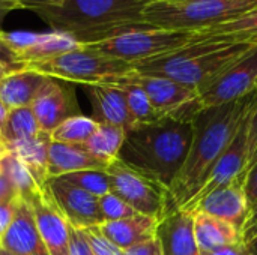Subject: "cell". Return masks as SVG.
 <instances>
[{
  "mask_svg": "<svg viewBox=\"0 0 257 255\" xmlns=\"http://www.w3.org/2000/svg\"><path fill=\"white\" fill-rule=\"evenodd\" d=\"M257 90L238 101L200 107L193 116V140L187 159L169 188V210L184 209L206 182L211 170L223 155L256 98Z\"/></svg>",
  "mask_w": 257,
  "mask_h": 255,
  "instance_id": "6da1fadb",
  "label": "cell"
},
{
  "mask_svg": "<svg viewBox=\"0 0 257 255\" xmlns=\"http://www.w3.org/2000/svg\"><path fill=\"white\" fill-rule=\"evenodd\" d=\"M199 108L196 101L178 114L133 126L125 132L117 159L169 191L187 159L193 140V116Z\"/></svg>",
  "mask_w": 257,
  "mask_h": 255,
  "instance_id": "7a4b0ae2",
  "label": "cell"
},
{
  "mask_svg": "<svg viewBox=\"0 0 257 255\" xmlns=\"http://www.w3.org/2000/svg\"><path fill=\"white\" fill-rule=\"evenodd\" d=\"M149 2L152 0H54L32 11L51 30L89 45L126 32L151 29L152 26L143 21Z\"/></svg>",
  "mask_w": 257,
  "mask_h": 255,
  "instance_id": "3957f363",
  "label": "cell"
},
{
  "mask_svg": "<svg viewBox=\"0 0 257 255\" xmlns=\"http://www.w3.org/2000/svg\"><path fill=\"white\" fill-rule=\"evenodd\" d=\"M254 45L257 44L227 42L211 38L194 39L173 53L131 66L137 74L169 78L199 93Z\"/></svg>",
  "mask_w": 257,
  "mask_h": 255,
  "instance_id": "277c9868",
  "label": "cell"
},
{
  "mask_svg": "<svg viewBox=\"0 0 257 255\" xmlns=\"http://www.w3.org/2000/svg\"><path fill=\"white\" fill-rule=\"evenodd\" d=\"M256 6L257 0H152L143 11V21L157 29L199 32Z\"/></svg>",
  "mask_w": 257,
  "mask_h": 255,
  "instance_id": "5b68a950",
  "label": "cell"
},
{
  "mask_svg": "<svg viewBox=\"0 0 257 255\" xmlns=\"http://www.w3.org/2000/svg\"><path fill=\"white\" fill-rule=\"evenodd\" d=\"M26 69L68 83L110 84L113 80L133 72V66L123 60L110 57L87 45L65 51L54 57L24 65Z\"/></svg>",
  "mask_w": 257,
  "mask_h": 255,
  "instance_id": "8992f818",
  "label": "cell"
},
{
  "mask_svg": "<svg viewBox=\"0 0 257 255\" xmlns=\"http://www.w3.org/2000/svg\"><path fill=\"white\" fill-rule=\"evenodd\" d=\"M194 41V32L166 30V29H142L126 32L110 39L89 44L87 47L101 51L110 57L123 60L130 65L155 59L173 53Z\"/></svg>",
  "mask_w": 257,
  "mask_h": 255,
  "instance_id": "52a82bcc",
  "label": "cell"
},
{
  "mask_svg": "<svg viewBox=\"0 0 257 255\" xmlns=\"http://www.w3.org/2000/svg\"><path fill=\"white\" fill-rule=\"evenodd\" d=\"M110 176V192L122 198L137 213L158 218L169 210V194L161 185L125 165L120 159L108 164L105 170Z\"/></svg>",
  "mask_w": 257,
  "mask_h": 255,
  "instance_id": "ba28073f",
  "label": "cell"
},
{
  "mask_svg": "<svg viewBox=\"0 0 257 255\" xmlns=\"http://www.w3.org/2000/svg\"><path fill=\"white\" fill-rule=\"evenodd\" d=\"M257 45L197 93L200 107H215L238 101L256 92Z\"/></svg>",
  "mask_w": 257,
  "mask_h": 255,
  "instance_id": "9c48e42d",
  "label": "cell"
},
{
  "mask_svg": "<svg viewBox=\"0 0 257 255\" xmlns=\"http://www.w3.org/2000/svg\"><path fill=\"white\" fill-rule=\"evenodd\" d=\"M257 101V95L254 101L251 102V105L248 107V110L245 111L235 137L232 138V141L229 143V146L226 147V150L223 152V155L218 158V161L215 162L214 168L211 170L206 182L203 183L202 189L197 192V195L193 198V201L190 204H187L182 210L190 212L196 203L199 200H202L205 195H208L209 192H212L214 189L224 186L227 183H230L232 180L241 177H245V165H247V126H248V119L251 114V110L254 107Z\"/></svg>",
  "mask_w": 257,
  "mask_h": 255,
  "instance_id": "30bf717a",
  "label": "cell"
},
{
  "mask_svg": "<svg viewBox=\"0 0 257 255\" xmlns=\"http://www.w3.org/2000/svg\"><path fill=\"white\" fill-rule=\"evenodd\" d=\"M41 131H54L62 122L81 114L72 83L48 78L36 99L30 105Z\"/></svg>",
  "mask_w": 257,
  "mask_h": 255,
  "instance_id": "8fae6325",
  "label": "cell"
},
{
  "mask_svg": "<svg viewBox=\"0 0 257 255\" xmlns=\"http://www.w3.org/2000/svg\"><path fill=\"white\" fill-rule=\"evenodd\" d=\"M0 38L9 53L14 57V62L18 65H27L33 62H41L65 51L81 47L71 36L60 32L48 33H8L2 32Z\"/></svg>",
  "mask_w": 257,
  "mask_h": 255,
  "instance_id": "7c38bea8",
  "label": "cell"
},
{
  "mask_svg": "<svg viewBox=\"0 0 257 255\" xmlns=\"http://www.w3.org/2000/svg\"><path fill=\"white\" fill-rule=\"evenodd\" d=\"M30 203L38 231L50 255H69V222L56 204L48 185L39 189Z\"/></svg>",
  "mask_w": 257,
  "mask_h": 255,
  "instance_id": "4fadbf2b",
  "label": "cell"
},
{
  "mask_svg": "<svg viewBox=\"0 0 257 255\" xmlns=\"http://www.w3.org/2000/svg\"><path fill=\"white\" fill-rule=\"evenodd\" d=\"M48 188L69 225L75 228H87L104 224L98 197L62 180L60 177H50Z\"/></svg>",
  "mask_w": 257,
  "mask_h": 255,
  "instance_id": "5bb4252c",
  "label": "cell"
},
{
  "mask_svg": "<svg viewBox=\"0 0 257 255\" xmlns=\"http://www.w3.org/2000/svg\"><path fill=\"white\" fill-rule=\"evenodd\" d=\"M190 212H203L209 216L229 222L242 233L244 224L250 215V207L244 192V179L238 177L230 183L214 189L199 200Z\"/></svg>",
  "mask_w": 257,
  "mask_h": 255,
  "instance_id": "9a60e30c",
  "label": "cell"
},
{
  "mask_svg": "<svg viewBox=\"0 0 257 255\" xmlns=\"http://www.w3.org/2000/svg\"><path fill=\"white\" fill-rule=\"evenodd\" d=\"M128 80L143 89L154 110L161 116H173L197 99V92L163 77L130 72Z\"/></svg>",
  "mask_w": 257,
  "mask_h": 255,
  "instance_id": "2e32d148",
  "label": "cell"
},
{
  "mask_svg": "<svg viewBox=\"0 0 257 255\" xmlns=\"http://www.w3.org/2000/svg\"><path fill=\"white\" fill-rule=\"evenodd\" d=\"M0 248L12 255H50L36 227L30 203L18 198L11 225L0 240Z\"/></svg>",
  "mask_w": 257,
  "mask_h": 255,
  "instance_id": "e0dca14e",
  "label": "cell"
},
{
  "mask_svg": "<svg viewBox=\"0 0 257 255\" xmlns=\"http://www.w3.org/2000/svg\"><path fill=\"white\" fill-rule=\"evenodd\" d=\"M84 90L92 104V119L96 123H105L123 128L125 132L134 126L125 93L114 84H87Z\"/></svg>",
  "mask_w": 257,
  "mask_h": 255,
  "instance_id": "ac0fdd59",
  "label": "cell"
},
{
  "mask_svg": "<svg viewBox=\"0 0 257 255\" xmlns=\"http://www.w3.org/2000/svg\"><path fill=\"white\" fill-rule=\"evenodd\" d=\"M157 237L164 255H200L193 233V213L176 209L170 210L158 224Z\"/></svg>",
  "mask_w": 257,
  "mask_h": 255,
  "instance_id": "d6986e66",
  "label": "cell"
},
{
  "mask_svg": "<svg viewBox=\"0 0 257 255\" xmlns=\"http://www.w3.org/2000/svg\"><path fill=\"white\" fill-rule=\"evenodd\" d=\"M193 233L200 255H211L220 248L242 243L238 228L203 212H193Z\"/></svg>",
  "mask_w": 257,
  "mask_h": 255,
  "instance_id": "ffe728a7",
  "label": "cell"
},
{
  "mask_svg": "<svg viewBox=\"0 0 257 255\" xmlns=\"http://www.w3.org/2000/svg\"><path fill=\"white\" fill-rule=\"evenodd\" d=\"M50 77L32 69H20L0 80V101L8 110L30 107Z\"/></svg>",
  "mask_w": 257,
  "mask_h": 255,
  "instance_id": "44dd1931",
  "label": "cell"
},
{
  "mask_svg": "<svg viewBox=\"0 0 257 255\" xmlns=\"http://www.w3.org/2000/svg\"><path fill=\"white\" fill-rule=\"evenodd\" d=\"M158 224V218L137 213L125 219L104 222L99 225V230L119 249L126 251L128 248H133L139 243L157 237Z\"/></svg>",
  "mask_w": 257,
  "mask_h": 255,
  "instance_id": "7402d4cb",
  "label": "cell"
},
{
  "mask_svg": "<svg viewBox=\"0 0 257 255\" xmlns=\"http://www.w3.org/2000/svg\"><path fill=\"white\" fill-rule=\"evenodd\" d=\"M108 165L92 156L84 146L51 141L48 149V179L83 170H107Z\"/></svg>",
  "mask_w": 257,
  "mask_h": 255,
  "instance_id": "603a6c76",
  "label": "cell"
},
{
  "mask_svg": "<svg viewBox=\"0 0 257 255\" xmlns=\"http://www.w3.org/2000/svg\"><path fill=\"white\" fill-rule=\"evenodd\" d=\"M51 144L50 132L41 131L38 135L6 143V150H11L27 167L39 188L48 185V149Z\"/></svg>",
  "mask_w": 257,
  "mask_h": 255,
  "instance_id": "cb8c5ba5",
  "label": "cell"
},
{
  "mask_svg": "<svg viewBox=\"0 0 257 255\" xmlns=\"http://www.w3.org/2000/svg\"><path fill=\"white\" fill-rule=\"evenodd\" d=\"M208 38L227 42L257 44V6L227 23L194 32V39Z\"/></svg>",
  "mask_w": 257,
  "mask_h": 255,
  "instance_id": "d4e9b609",
  "label": "cell"
},
{
  "mask_svg": "<svg viewBox=\"0 0 257 255\" xmlns=\"http://www.w3.org/2000/svg\"><path fill=\"white\" fill-rule=\"evenodd\" d=\"M125 141V129L113 125L99 123L93 135L83 144L84 149L105 165L119 158V152Z\"/></svg>",
  "mask_w": 257,
  "mask_h": 255,
  "instance_id": "484cf974",
  "label": "cell"
},
{
  "mask_svg": "<svg viewBox=\"0 0 257 255\" xmlns=\"http://www.w3.org/2000/svg\"><path fill=\"white\" fill-rule=\"evenodd\" d=\"M0 167L18 198L29 201L39 189H42L38 186L27 167L11 150L0 153Z\"/></svg>",
  "mask_w": 257,
  "mask_h": 255,
  "instance_id": "4316f807",
  "label": "cell"
},
{
  "mask_svg": "<svg viewBox=\"0 0 257 255\" xmlns=\"http://www.w3.org/2000/svg\"><path fill=\"white\" fill-rule=\"evenodd\" d=\"M126 75L113 80L110 84H114V86H117V87H120L123 90L125 98H126V105H128L131 119L134 122V126L145 125V123H152V122L161 119V116L151 105V102H149L146 93L143 92V89L139 87L137 84H134L133 81H130Z\"/></svg>",
  "mask_w": 257,
  "mask_h": 255,
  "instance_id": "83f0119b",
  "label": "cell"
},
{
  "mask_svg": "<svg viewBox=\"0 0 257 255\" xmlns=\"http://www.w3.org/2000/svg\"><path fill=\"white\" fill-rule=\"evenodd\" d=\"M39 132H41L39 123L30 107L9 110L5 126L2 129L5 143L30 138V137L38 135Z\"/></svg>",
  "mask_w": 257,
  "mask_h": 255,
  "instance_id": "f1b7e54d",
  "label": "cell"
},
{
  "mask_svg": "<svg viewBox=\"0 0 257 255\" xmlns=\"http://www.w3.org/2000/svg\"><path fill=\"white\" fill-rule=\"evenodd\" d=\"M99 123L92 117L78 114L62 122L54 131H51V141L65 144H80L83 146L96 131Z\"/></svg>",
  "mask_w": 257,
  "mask_h": 255,
  "instance_id": "f546056e",
  "label": "cell"
},
{
  "mask_svg": "<svg viewBox=\"0 0 257 255\" xmlns=\"http://www.w3.org/2000/svg\"><path fill=\"white\" fill-rule=\"evenodd\" d=\"M60 179L95 197L110 192V176L105 170H83L60 176Z\"/></svg>",
  "mask_w": 257,
  "mask_h": 255,
  "instance_id": "4dcf8cb0",
  "label": "cell"
},
{
  "mask_svg": "<svg viewBox=\"0 0 257 255\" xmlns=\"http://www.w3.org/2000/svg\"><path fill=\"white\" fill-rule=\"evenodd\" d=\"M98 201H99V210L104 222H113L137 215V212L131 206H128L122 198H119L111 192L98 197Z\"/></svg>",
  "mask_w": 257,
  "mask_h": 255,
  "instance_id": "1f68e13d",
  "label": "cell"
},
{
  "mask_svg": "<svg viewBox=\"0 0 257 255\" xmlns=\"http://www.w3.org/2000/svg\"><path fill=\"white\" fill-rule=\"evenodd\" d=\"M93 254L95 255H123V251L119 249L114 243H111L99 230V225L96 227H87L81 228Z\"/></svg>",
  "mask_w": 257,
  "mask_h": 255,
  "instance_id": "d6a6232c",
  "label": "cell"
},
{
  "mask_svg": "<svg viewBox=\"0 0 257 255\" xmlns=\"http://www.w3.org/2000/svg\"><path fill=\"white\" fill-rule=\"evenodd\" d=\"M257 162V101L251 110L248 126H247V165H245V174L247 171Z\"/></svg>",
  "mask_w": 257,
  "mask_h": 255,
  "instance_id": "836d02e7",
  "label": "cell"
},
{
  "mask_svg": "<svg viewBox=\"0 0 257 255\" xmlns=\"http://www.w3.org/2000/svg\"><path fill=\"white\" fill-rule=\"evenodd\" d=\"M69 255H95L83 230L72 225L69 228Z\"/></svg>",
  "mask_w": 257,
  "mask_h": 255,
  "instance_id": "e575fe53",
  "label": "cell"
},
{
  "mask_svg": "<svg viewBox=\"0 0 257 255\" xmlns=\"http://www.w3.org/2000/svg\"><path fill=\"white\" fill-rule=\"evenodd\" d=\"M244 192L251 212L257 207V162L247 171L244 177Z\"/></svg>",
  "mask_w": 257,
  "mask_h": 255,
  "instance_id": "d590c367",
  "label": "cell"
},
{
  "mask_svg": "<svg viewBox=\"0 0 257 255\" xmlns=\"http://www.w3.org/2000/svg\"><path fill=\"white\" fill-rule=\"evenodd\" d=\"M123 255H164V252H163L160 239L154 237V239L139 243L133 248H128L126 251H123Z\"/></svg>",
  "mask_w": 257,
  "mask_h": 255,
  "instance_id": "8d00e7d4",
  "label": "cell"
},
{
  "mask_svg": "<svg viewBox=\"0 0 257 255\" xmlns=\"http://www.w3.org/2000/svg\"><path fill=\"white\" fill-rule=\"evenodd\" d=\"M18 198H14L11 201H3L0 203V240L3 234L6 233L8 227L12 222L14 213H15V206H17Z\"/></svg>",
  "mask_w": 257,
  "mask_h": 255,
  "instance_id": "74e56055",
  "label": "cell"
},
{
  "mask_svg": "<svg viewBox=\"0 0 257 255\" xmlns=\"http://www.w3.org/2000/svg\"><path fill=\"white\" fill-rule=\"evenodd\" d=\"M241 234H242V243L244 245H248V243L257 240V207L250 212Z\"/></svg>",
  "mask_w": 257,
  "mask_h": 255,
  "instance_id": "f35d334b",
  "label": "cell"
},
{
  "mask_svg": "<svg viewBox=\"0 0 257 255\" xmlns=\"http://www.w3.org/2000/svg\"><path fill=\"white\" fill-rule=\"evenodd\" d=\"M14 198H18V197H17L14 188H12L11 183L8 182V179H6V176H5V173H3V170H2V167H0V203H3V201H11V200H14Z\"/></svg>",
  "mask_w": 257,
  "mask_h": 255,
  "instance_id": "ab89813d",
  "label": "cell"
},
{
  "mask_svg": "<svg viewBox=\"0 0 257 255\" xmlns=\"http://www.w3.org/2000/svg\"><path fill=\"white\" fill-rule=\"evenodd\" d=\"M15 9H23V5L20 0H0V33L3 32L2 26L8 14H11Z\"/></svg>",
  "mask_w": 257,
  "mask_h": 255,
  "instance_id": "60d3db41",
  "label": "cell"
},
{
  "mask_svg": "<svg viewBox=\"0 0 257 255\" xmlns=\"http://www.w3.org/2000/svg\"><path fill=\"white\" fill-rule=\"evenodd\" d=\"M211 255H245V245H232V246H224L217 251H214Z\"/></svg>",
  "mask_w": 257,
  "mask_h": 255,
  "instance_id": "b9f144b4",
  "label": "cell"
},
{
  "mask_svg": "<svg viewBox=\"0 0 257 255\" xmlns=\"http://www.w3.org/2000/svg\"><path fill=\"white\" fill-rule=\"evenodd\" d=\"M23 68H24V65H15V63H8L5 60H0V80L5 78L8 74H11L14 71H20Z\"/></svg>",
  "mask_w": 257,
  "mask_h": 255,
  "instance_id": "7bdbcfd3",
  "label": "cell"
},
{
  "mask_svg": "<svg viewBox=\"0 0 257 255\" xmlns=\"http://www.w3.org/2000/svg\"><path fill=\"white\" fill-rule=\"evenodd\" d=\"M23 5V9H33L38 6H45V5H51L54 0H20Z\"/></svg>",
  "mask_w": 257,
  "mask_h": 255,
  "instance_id": "ee69618b",
  "label": "cell"
},
{
  "mask_svg": "<svg viewBox=\"0 0 257 255\" xmlns=\"http://www.w3.org/2000/svg\"><path fill=\"white\" fill-rule=\"evenodd\" d=\"M0 60H5V62H8V63H15L12 54L9 53V50H8L6 45L3 44L2 38H0ZM15 65H18V63H15Z\"/></svg>",
  "mask_w": 257,
  "mask_h": 255,
  "instance_id": "f6af8a7d",
  "label": "cell"
},
{
  "mask_svg": "<svg viewBox=\"0 0 257 255\" xmlns=\"http://www.w3.org/2000/svg\"><path fill=\"white\" fill-rule=\"evenodd\" d=\"M8 113H9V110L2 104V101H0V131L3 129V126H5V122H6V117H8Z\"/></svg>",
  "mask_w": 257,
  "mask_h": 255,
  "instance_id": "bcb514c9",
  "label": "cell"
},
{
  "mask_svg": "<svg viewBox=\"0 0 257 255\" xmlns=\"http://www.w3.org/2000/svg\"><path fill=\"white\" fill-rule=\"evenodd\" d=\"M245 255H257V240L245 245Z\"/></svg>",
  "mask_w": 257,
  "mask_h": 255,
  "instance_id": "7dc6e473",
  "label": "cell"
},
{
  "mask_svg": "<svg viewBox=\"0 0 257 255\" xmlns=\"http://www.w3.org/2000/svg\"><path fill=\"white\" fill-rule=\"evenodd\" d=\"M6 150V143H5V138L2 135V131H0V153Z\"/></svg>",
  "mask_w": 257,
  "mask_h": 255,
  "instance_id": "c3c4849f",
  "label": "cell"
},
{
  "mask_svg": "<svg viewBox=\"0 0 257 255\" xmlns=\"http://www.w3.org/2000/svg\"><path fill=\"white\" fill-rule=\"evenodd\" d=\"M0 255H12V254H9L8 251H5V249H2V248H0Z\"/></svg>",
  "mask_w": 257,
  "mask_h": 255,
  "instance_id": "681fc988",
  "label": "cell"
},
{
  "mask_svg": "<svg viewBox=\"0 0 257 255\" xmlns=\"http://www.w3.org/2000/svg\"><path fill=\"white\" fill-rule=\"evenodd\" d=\"M256 90H257V87H256Z\"/></svg>",
  "mask_w": 257,
  "mask_h": 255,
  "instance_id": "f907efd6",
  "label": "cell"
}]
</instances>
